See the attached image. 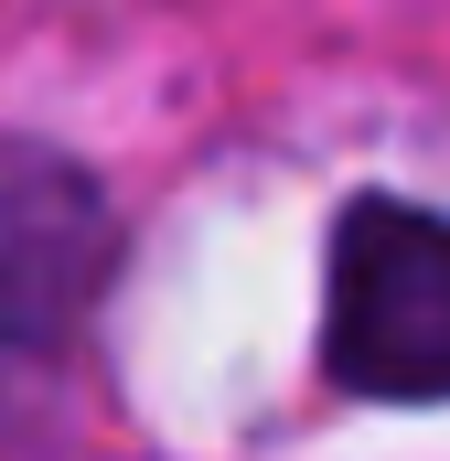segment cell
Listing matches in <instances>:
<instances>
[{
  "label": "cell",
  "instance_id": "7a4b0ae2",
  "mask_svg": "<svg viewBox=\"0 0 450 461\" xmlns=\"http://www.w3.org/2000/svg\"><path fill=\"white\" fill-rule=\"evenodd\" d=\"M108 194L65 150H0V365H43L108 290Z\"/></svg>",
  "mask_w": 450,
  "mask_h": 461
},
{
  "label": "cell",
  "instance_id": "6da1fadb",
  "mask_svg": "<svg viewBox=\"0 0 450 461\" xmlns=\"http://www.w3.org/2000/svg\"><path fill=\"white\" fill-rule=\"evenodd\" d=\"M322 375L375 408H450V215L354 194L322 247Z\"/></svg>",
  "mask_w": 450,
  "mask_h": 461
}]
</instances>
